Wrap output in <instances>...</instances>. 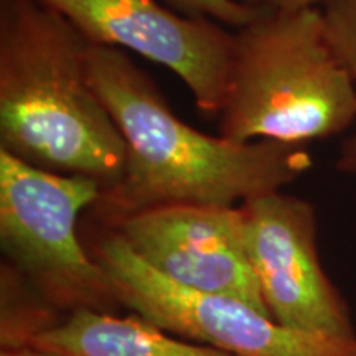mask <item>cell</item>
<instances>
[{"label":"cell","mask_w":356,"mask_h":356,"mask_svg":"<svg viewBox=\"0 0 356 356\" xmlns=\"http://www.w3.org/2000/svg\"><path fill=\"white\" fill-rule=\"evenodd\" d=\"M88 68L127 147L121 181L89 210L99 225L163 204L238 207L314 165L305 145L234 142L188 126L127 51L89 44Z\"/></svg>","instance_id":"6da1fadb"},{"label":"cell","mask_w":356,"mask_h":356,"mask_svg":"<svg viewBox=\"0 0 356 356\" xmlns=\"http://www.w3.org/2000/svg\"><path fill=\"white\" fill-rule=\"evenodd\" d=\"M89 43L40 0H0V149L113 188L127 147L88 68Z\"/></svg>","instance_id":"7a4b0ae2"},{"label":"cell","mask_w":356,"mask_h":356,"mask_svg":"<svg viewBox=\"0 0 356 356\" xmlns=\"http://www.w3.org/2000/svg\"><path fill=\"white\" fill-rule=\"evenodd\" d=\"M216 118L220 136L234 142L307 145L351 131L356 81L333 50L322 8L262 6L233 30Z\"/></svg>","instance_id":"3957f363"},{"label":"cell","mask_w":356,"mask_h":356,"mask_svg":"<svg viewBox=\"0 0 356 356\" xmlns=\"http://www.w3.org/2000/svg\"><path fill=\"white\" fill-rule=\"evenodd\" d=\"M99 184L42 170L0 149V243L12 262L53 305L73 314H119L113 284L81 243L78 220L95 207Z\"/></svg>","instance_id":"277c9868"},{"label":"cell","mask_w":356,"mask_h":356,"mask_svg":"<svg viewBox=\"0 0 356 356\" xmlns=\"http://www.w3.org/2000/svg\"><path fill=\"white\" fill-rule=\"evenodd\" d=\"M89 252L122 309L172 335L234 356H356V333L286 327L244 300L177 286L142 262L113 229L99 226Z\"/></svg>","instance_id":"5b68a950"},{"label":"cell","mask_w":356,"mask_h":356,"mask_svg":"<svg viewBox=\"0 0 356 356\" xmlns=\"http://www.w3.org/2000/svg\"><path fill=\"white\" fill-rule=\"evenodd\" d=\"M239 207L248 259L270 317L302 330L356 333L348 304L320 262L314 204L274 190Z\"/></svg>","instance_id":"8992f818"},{"label":"cell","mask_w":356,"mask_h":356,"mask_svg":"<svg viewBox=\"0 0 356 356\" xmlns=\"http://www.w3.org/2000/svg\"><path fill=\"white\" fill-rule=\"evenodd\" d=\"M91 44L134 51L170 70L202 113L218 115L228 81L233 30L177 13L159 0H40Z\"/></svg>","instance_id":"52a82bcc"},{"label":"cell","mask_w":356,"mask_h":356,"mask_svg":"<svg viewBox=\"0 0 356 356\" xmlns=\"http://www.w3.org/2000/svg\"><path fill=\"white\" fill-rule=\"evenodd\" d=\"M97 226L150 269L188 291L228 296L270 315L248 259L241 207L163 204Z\"/></svg>","instance_id":"ba28073f"},{"label":"cell","mask_w":356,"mask_h":356,"mask_svg":"<svg viewBox=\"0 0 356 356\" xmlns=\"http://www.w3.org/2000/svg\"><path fill=\"white\" fill-rule=\"evenodd\" d=\"M32 346L71 356H234L172 335L140 315L76 310Z\"/></svg>","instance_id":"9c48e42d"},{"label":"cell","mask_w":356,"mask_h":356,"mask_svg":"<svg viewBox=\"0 0 356 356\" xmlns=\"http://www.w3.org/2000/svg\"><path fill=\"white\" fill-rule=\"evenodd\" d=\"M68 317L48 302L12 262L0 267V348L32 346Z\"/></svg>","instance_id":"30bf717a"},{"label":"cell","mask_w":356,"mask_h":356,"mask_svg":"<svg viewBox=\"0 0 356 356\" xmlns=\"http://www.w3.org/2000/svg\"><path fill=\"white\" fill-rule=\"evenodd\" d=\"M322 13L333 50L356 81V0H330Z\"/></svg>","instance_id":"8fae6325"},{"label":"cell","mask_w":356,"mask_h":356,"mask_svg":"<svg viewBox=\"0 0 356 356\" xmlns=\"http://www.w3.org/2000/svg\"><path fill=\"white\" fill-rule=\"evenodd\" d=\"M181 13L204 17L231 30L241 29L251 22L262 6L244 2V0H167Z\"/></svg>","instance_id":"7c38bea8"},{"label":"cell","mask_w":356,"mask_h":356,"mask_svg":"<svg viewBox=\"0 0 356 356\" xmlns=\"http://www.w3.org/2000/svg\"><path fill=\"white\" fill-rule=\"evenodd\" d=\"M337 168L340 172L356 177V122L351 127L350 136L346 137L343 145H341L337 160Z\"/></svg>","instance_id":"4fadbf2b"},{"label":"cell","mask_w":356,"mask_h":356,"mask_svg":"<svg viewBox=\"0 0 356 356\" xmlns=\"http://www.w3.org/2000/svg\"><path fill=\"white\" fill-rule=\"evenodd\" d=\"M244 2L274 8H322L330 0H244Z\"/></svg>","instance_id":"5bb4252c"},{"label":"cell","mask_w":356,"mask_h":356,"mask_svg":"<svg viewBox=\"0 0 356 356\" xmlns=\"http://www.w3.org/2000/svg\"><path fill=\"white\" fill-rule=\"evenodd\" d=\"M0 356H71L61 351L43 350L38 346H22V348H7L0 351Z\"/></svg>","instance_id":"9a60e30c"}]
</instances>
